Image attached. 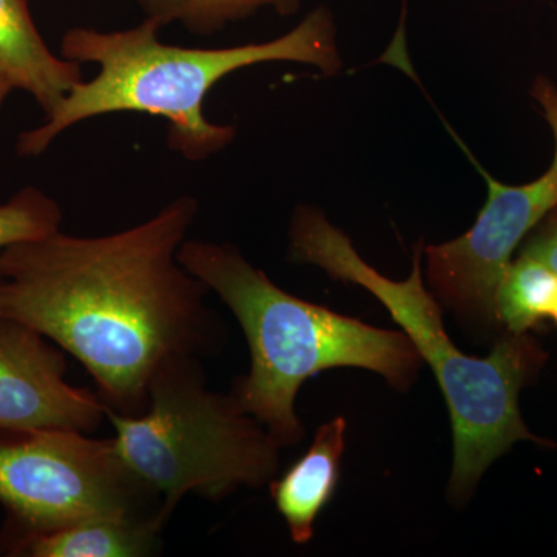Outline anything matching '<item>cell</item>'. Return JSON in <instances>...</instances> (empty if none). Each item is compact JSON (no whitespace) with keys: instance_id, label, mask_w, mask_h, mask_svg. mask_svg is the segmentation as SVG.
I'll return each instance as SVG.
<instances>
[{"instance_id":"obj_1","label":"cell","mask_w":557,"mask_h":557,"mask_svg":"<svg viewBox=\"0 0 557 557\" xmlns=\"http://www.w3.org/2000/svg\"><path fill=\"white\" fill-rule=\"evenodd\" d=\"M180 196L108 236L57 233L0 252V317L38 330L78 359L108 408L141 416L153 373L172 357H211L223 325L209 288L180 263L199 215Z\"/></svg>"},{"instance_id":"obj_2","label":"cell","mask_w":557,"mask_h":557,"mask_svg":"<svg viewBox=\"0 0 557 557\" xmlns=\"http://www.w3.org/2000/svg\"><path fill=\"white\" fill-rule=\"evenodd\" d=\"M160 30L149 17L124 30L70 28L62 36L61 57L97 65L98 73L76 84L40 126L22 132L17 153L42 156L54 139L83 121L134 112L166 120L172 152L200 163L237 137L236 126L212 123L203 110L209 91L231 73L267 62L311 65L325 76L343 70L335 17L325 5L267 42L189 49L164 44Z\"/></svg>"},{"instance_id":"obj_3","label":"cell","mask_w":557,"mask_h":557,"mask_svg":"<svg viewBox=\"0 0 557 557\" xmlns=\"http://www.w3.org/2000/svg\"><path fill=\"white\" fill-rule=\"evenodd\" d=\"M288 237L293 262L318 267L335 281L368 289L434 370L453 421L450 493L457 500L468 497L490 465L516 443H547L528 431L519 409L520 391L544 364V351L527 333H508L486 358L458 350L443 327L437 300L424 287L423 242L413 252L412 273L398 282L370 267L346 234L310 205L296 208Z\"/></svg>"},{"instance_id":"obj_4","label":"cell","mask_w":557,"mask_h":557,"mask_svg":"<svg viewBox=\"0 0 557 557\" xmlns=\"http://www.w3.org/2000/svg\"><path fill=\"white\" fill-rule=\"evenodd\" d=\"M178 260L222 299L239 322L251 354L248 375L231 395L278 446L304 437L296 397L307 380L329 369L358 368L408 388L423 364L409 336L307 302L278 288L239 248L186 239Z\"/></svg>"},{"instance_id":"obj_5","label":"cell","mask_w":557,"mask_h":557,"mask_svg":"<svg viewBox=\"0 0 557 557\" xmlns=\"http://www.w3.org/2000/svg\"><path fill=\"white\" fill-rule=\"evenodd\" d=\"M106 418L116 453L159 498L164 522L188 494L219 500L240 486H262L277 471L281 446L233 395L209 391L199 357H172L157 369L141 416L106 406Z\"/></svg>"},{"instance_id":"obj_6","label":"cell","mask_w":557,"mask_h":557,"mask_svg":"<svg viewBox=\"0 0 557 557\" xmlns=\"http://www.w3.org/2000/svg\"><path fill=\"white\" fill-rule=\"evenodd\" d=\"M0 537L50 533L98 518H149L161 502L116 453L113 438L76 431L0 432Z\"/></svg>"},{"instance_id":"obj_7","label":"cell","mask_w":557,"mask_h":557,"mask_svg":"<svg viewBox=\"0 0 557 557\" xmlns=\"http://www.w3.org/2000/svg\"><path fill=\"white\" fill-rule=\"evenodd\" d=\"M555 135V159L544 175L527 185H504L482 172L485 207L463 236L423 249L429 284L446 306L469 318L493 321L494 299L512 255L557 207V87L548 78L531 90Z\"/></svg>"},{"instance_id":"obj_8","label":"cell","mask_w":557,"mask_h":557,"mask_svg":"<svg viewBox=\"0 0 557 557\" xmlns=\"http://www.w3.org/2000/svg\"><path fill=\"white\" fill-rule=\"evenodd\" d=\"M65 376L61 347L30 325L0 317V432L97 431L104 401Z\"/></svg>"},{"instance_id":"obj_9","label":"cell","mask_w":557,"mask_h":557,"mask_svg":"<svg viewBox=\"0 0 557 557\" xmlns=\"http://www.w3.org/2000/svg\"><path fill=\"white\" fill-rule=\"evenodd\" d=\"M0 75L14 90L27 91L46 116L84 79L78 62L47 46L28 0H0Z\"/></svg>"},{"instance_id":"obj_10","label":"cell","mask_w":557,"mask_h":557,"mask_svg":"<svg viewBox=\"0 0 557 557\" xmlns=\"http://www.w3.org/2000/svg\"><path fill=\"white\" fill-rule=\"evenodd\" d=\"M346 428L343 417L322 424L310 449L293 463L282 479L270 483L271 497L287 522L295 544L311 541L314 520L335 494L346 446Z\"/></svg>"},{"instance_id":"obj_11","label":"cell","mask_w":557,"mask_h":557,"mask_svg":"<svg viewBox=\"0 0 557 557\" xmlns=\"http://www.w3.org/2000/svg\"><path fill=\"white\" fill-rule=\"evenodd\" d=\"M163 525L149 518H98L25 536L0 537V555L17 557H146L160 552Z\"/></svg>"},{"instance_id":"obj_12","label":"cell","mask_w":557,"mask_h":557,"mask_svg":"<svg viewBox=\"0 0 557 557\" xmlns=\"http://www.w3.org/2000/svg\"><path fill=\"white\" fill-rule=\"evenodd\" d=\"M557 309V274L544 263L519 255L502 278L494 319L512 335H522L552 318Z\"/></svg>"},{"instance_id":"obj_13","label":"cell","mask_w":557,"mask_h":557,"mask_svg":"<svg viewBox=\"0 0 557 557\" xmlns=\"http://www.w3.org/2000/svg\"><path fill=\"white\" fill-rule=\"evenodd\" d=\"M161 28L180 24L193 35L211 36L230 24L271 9L281 16L298 13L304 0H135Z\"/></svg>"},{"instance_id":"obj_14","label":"cell","mask_w":557,"mask_h":557,"mask_svg":"<svg viewBox=\"0 0 557 557\" xmlns=\"http://www.w3.org/2000/svg\"><path fill=\"white\" fill-rule=\"evenodd\" d=\"M61 205L35 186L22 188L0 203V252L11 245L35 240L61 230Z\"/></svg>"},{"instance_id":"obj_15","label":"cell","mask_w":557,"mask_h":557,"mask_svg":"<svg viewBox=\"0 0 557 557\" xmlns=\"http://www.w3.org/2000/svg\"><path fill=\"white\" fill-rule=\"evenodd\" d=\"M520 255L539 260L557 274V207L528 234Z\"/></svg>"},{"instance_id":"obj_16","label":"cell","mask_w":557,"mask_h":557,"mask_svg":"<svg viewBox=\"0 0 557 557\" xmlns=\"http://www.w3.org/2000/svg\"><path fill=\"white\" fill-rule=\"evenodd\" d=\"M13 90L14 87L11 86L10 81L7 79L5 76L0 75V109H2V106L5 104L7 98L10 97V94Z\"/></svg>"},{"instance_id":"obj_17","label":"cell","mask_w":557,"mask_h":557,"mask_svg":"<svg viewBox=\"0 0 557 557\" xmlns=\"http://www.w3.org/2000/svg\"><path fill=\"white\" fill-rule=\"evenodd\" d=\"M552 319H553V321L556 322V325H557V309L555 310V313H553Z\"/></svg>"}]
</instances>
